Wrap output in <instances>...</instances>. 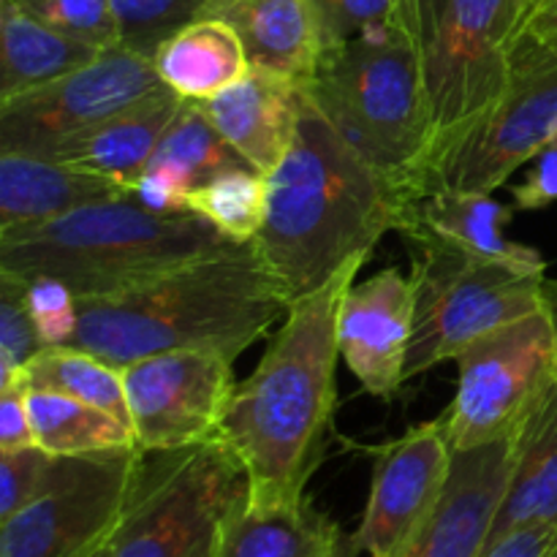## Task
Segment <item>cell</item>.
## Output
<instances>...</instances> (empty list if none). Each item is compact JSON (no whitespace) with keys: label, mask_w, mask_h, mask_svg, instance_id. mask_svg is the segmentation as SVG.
I'll return each mask as SVG.
<instances>
[{"label":"cell","mask_w":557,"mask_h":557,"mask_svg":"<svg viewBox=\"0 0 557 557\" xmlns=\"http://www.w3.org/2000/svg\"><path fill=\"white\" fill-rule=\"evenodd\" d=\"M36 444L54 457H92L139 449L125 419L76 397L25 389Z\"/></svg>","instance_id":"26"},{"label":"cell","mask_w":557,"mask_h":557,"mask_svg":"<svg viewBox=\"0 0 557 557\" xmlns=\"http://www.w3.org/2000/svg\"><path fill=\"white\" fill-rule=\"evenodd\" d=\"M25 389H47L103 408L128 422L123 368L79 346H47L25 364ZM131 424V422H128Z\"/></svg>","instance_id":"27"},{"label":"cell","mask_w":557,"mask_h":557,"mask_svg":"<svg viewBox=\"0 0 557 557\" xmlns=\"http://www.w3.org/2000/svg\"><path fill=\"white\" fill-rule=\"evenodd\" d=\"M120 47L152 60L166 38L212 14L218 0H112Z\"/></svg>","instance_id":"30"},{"label":"cell","mask_w":557,"mask_h":557,"mask_svg":"<svg viewBox=\"0 0 557 557\" xmlns=\"http://www.w3.org/2000/svg\"><path fill=\"white\" fill-rule=\"evenodd\" d=\"M188 210L237 245L259 237L270 210V180L256 169H228L188 194Z\"/></svg>","instance_id":"29"},{"label":"cell","mask_w":557,"mask_h":557,"mask_svg":"<svg viewBox=\"0 0 557 557\" xmlns=\"http://www.w3.org/2000/svg\"><path fill=\"white\" fill-rule=\"evenodd\" d=\"M27 302L44 346H71L79 326V299L54 277L27 281Z\"/></svg>","instance_id":"35"},{"label":"cell","mask_w":557,"mask_h":557,"mask_svg":"<svg viewBox=\"0 0 557 557\" xmlns=\"http://www.w3.org/2000/svg\"><path fill=\"white\" fill-rule=\"evenodd\" d=\"M210 16L239 33L250 69L308 85L326 52V33L315 0H218Z\"/></svg>","instance_id":"19"},{"label":"cell","mask_w":557,"mask_h":557,"mask_svg":"<svg viewBox=\"0 0 557 557\" xmlns=\"http://www.w3.org/2000/svg\"><path fill=\"white\" fill-rule=\"evenodd\" d=\"M101 52L49 27L16 0H0V103L82 69Z\"/></svg>","instance_id":"24"},{"label":"cell","mask_w":557,"mask_h":557,"mask_svg":"<svg viewBox=\"0 0 557 557\" xmlns=\"http://www.w3.org/2000/svg\"><path fill=\"white\" fill-rule=\"evenodd\" d=\"M324 22L326 47L348 38L400 27V0H315Z\"/></svg>","instance_id":"34"},{"label":"cell","mask_w":557,"mask_h":557,"mask_svg":"<svg viewBox=\"0 0 557 557\" xmlns=\"http://www.w3.org/2000/svg\"><path fill=\"white\" fill-rule=\"evenodd\" d=\"M457 389L438 417L455 451L511 438L555 384V335L547 313L509 321L457 357Z\"/></svg>","instance_id":"10"},{"label":"cell","mask_w":557,"mask_h":557,"mask_svg":"<svg viewBox=\"0 0 557 557\" xmlns=\"http://www.w3.org/2000/svg\"><path fill=\"white\" fill-rule=\"evenodd\" d=\"M553 3H557V0H544V3L539 5V9H544V5H553ZM539 9H536V11H539Z\"/></svg>","instance_id":"44"},{"label":"cell","mask_w":557,"mask_h":557,"mask_svg":"<svg viewBox=\"0 0 557 557\" xmlns=\"http://www.w3.org/2000/svg\"><path fill=\"white\" fill-rule=\"evenodd\" d=\"M248 495V473L221 438L139 449L128 498L101 557H218L223 528Z\"/></svg>","instance_id":"6"},{"label":"cell","mask_w":557,"mask_h":557,"mask_svg":"<svg viewBox=\"0 0 557 557\" xmlns=\"http://www.w3.org/2000/svg\"><path fill=\"white\" fill-rule=\"evenodd\" d=\"M553 139H557V54L515 47L511 82L504 96L490 112L430 152L413 180L411 196L433 188L493 194Z\"/></svg>","instance_id":"8"},{"label":"cell","mask_w":557,"mask_h":557,"mask_svg":"<svg viewBox=\"0 0 557 557\" xmlns=\"http://www.w3.org/2000/svg\"><path fill=\"white\" fill-rule=\"evenodd\" d=\"M305 96L354 150L411 196L433 150V125L422 58L403 27L330 44Z\"/></svg>","instance_id":"5"},{"label":"cell","mask_w":557,"mask_h":557,"mask_svg":"<svg viewBox=\"0 0 557 557\" xmlns=\"http://www.w3.org/2000/svg\"><path fill=\"white\" fill-rule=\"evenodd\" d=\"M368 455L373 484L351 547L357 555L395 557L444 493L455 449L435 419L400 438L370 446Z\"/></svg>","instance_id":"14"},{"label":"cell","mask_w":557,"mask_h":557,"mask_svg":"<svg viewBox=\"0 0 557 557\" xmlns=\"http://www.w3.org/2000/svg\"><path fill=\"white\" fill-rule=\"evenodd\" d=\"M515 435L460 449L433 511L395 557H482L511 476Z\"/></svg>","instance_id":"16"},{"label":"cell","mask_w":557,"mask_h":557,"mask_svg":"<svg viewBox=\"0 0 557 557\" xmlns=\"http://www.w3.org/2000/svg\"><path fill=\"white\" fill-rule=\"evenodd\" d=\"M183 103L185 98H180L169 87L152 92V96L125 107L123 112L107 117L103 123L71 136L69 141L54 147L49 158L101 174V177L123 185L131 194L136 180L150 166L163 134L177 117Z\"/></svg>","instance_id":"20"},{"label":"cell","mask_w":557,"mask_h":557,"mask_svg":"<svg viewBox=\"0 0 557 557\" xmlns=\"http://www.w3.org/2000/svg\"><path fill=\"white\" fill-rule=\"evenodd\" d=\"M226 245L232 239L196 212L158 215L125 196L54 221L0 228V272L22 281L54 277L76 299H90L139 286Z\"/></svg>","instance_id":"4"},{"label":"cell","mask_w":557,"mask_h":557,"mask_svg":"<svg viewBox=\"0 0 557 557\" xmlns=\"http://www.w3.org/2000/svg\"><path fill=\"white\" fill-rule=\"evenodd\" d=\"M44 346L27 302V281L0 272V389H25V364Z\"/></svg>","instance_id":"31"},{"label":"cell","mask_w":557,"mask_h":557,"mask_svg":"<svg viewBox=\"0 0 557 557\" xmlns=\"http://www.w3.org/2000/svg\"><path fill=\"white\" fill-rule=\"evenodd\" d=\"M243 166H248V163L223 139L221 131L212 125V120L201 109V103L185 101L177 117L172 120V125L163 134L161 145H158L147 169H161V172L174 174L180 183L194 190L205 185L207 180L228 172V169Z\"/></svg>","instance_id":"28"},{"label":"cell","mask_w":557,"mask_h":557,"mask_svg":"<svg viewBox=\"0 0 557 557\" xmlns=\"http://www.w3.org/2000/svg\"><path fill=\"white\" fill-rule=\"evenodd\" d=\"M286 288L256 245H226L107 297L79 299L71 346L128 364L172 348H207L237 362L288 313Z\"/></svg>","instance_id":"3"},{"label":"cell","mask_w":557,"mask_h":557,"mask_svg":"<svg viewBox=\"0 0 557 557\" xmlns=\"http://www.w3.org/2000/svg\"><path fill=\"white\" fill-rule=\"evenodd\" d=\"M267 180L270 210L253 245L292 302L326 286L351 261H368L379 239L397 232L408 201L308 96L297 136Z\"/></svg>","instance_id":"2"},{"label":"cell","mask_w":557,"mask_h":557,"mask_svg":"<svg viewBox=\"0 0 557 557\" xmlns=\"http://www.w3.org/2000/svg\"><path fill=\"white\" fill-rule=\"evenodd\" d=\"M125 196L131 194L123 185L58 158L0 150V228L54 221Z\"/></svg>","instance_id":"21"},{"label":"cell","mask_w":557,"mask_h":557,"mask_svg":"<svg viewBox=\"0 0 557 557\" xmlns=\"http://www.w3.org/2000/svg\"><path fill=\"white\" fill-rule=\"evenodd\" d=\"M446 0H400V27L413 44L419 58H424L435 36Z\"/></svg>","instance_id":"39"},{"label":"cell","mask_w":557,"mask_h":557,"mask_svg":"<svg viewBox=\"0 0 557 557\" xmlns=\"http://www.w3.org/2000/svg\"><path fill=\"white\" fill-rule=\"evenodd\" d=\"M517 47H531L557 54V3L533 11L525 30L517 38Z\"/></svg>","instance_id":"40"},{"label":"cell","mask_w":557,"mask_h":557,"mask_svg":"<svg viewBox=\"0 0 557 557\" xmlns=\"http://www.w3.org/2000/svg\"><path fill=\"white\" fill-rule=\"evenodd\" d=\"M511 207L482 190L433 188L413 194L400 212L397 232L417 248L451 250L476 261H498L547 275V261L536 248L509 239Z\"/></svg>","instance_id":"17"},{"label":"cell","mask_w":557,"mask_h":557,"mask_svg":"<svg viewBox=\"0 0 557 557\" xmlns=\"http://www.w3.org/2000/svg\"><path fill=\"white\" fill-rule=\"evenodd\" d=\"M542 522H557V381L515 433L509 487L487 549L509 533Z\"/></svg>","instance_id":"22"},{"label":"cell","mask_w":557,"mask_h":557,"mask_svg":"<svg viewBox=\"0 0 557 557\" xmlns=\"http://www.w3.org/2000/svg\"><path fill=\"white\" fill-rule=\"evenodd\" d=\"M315 557H357V553H354V547H351V536H346L343 542H337L335 547L326 549V553H321Z\"/></svg>","instance_id":"42"},{"label":"cell","mask_w":557,"mask_h":557,"mask_svg":"<svg viewBox=\"0 0 557 557\" xmlns=\"http://www.w3.org/2000/svg\"><path fill=\"white\" fill-rule=\"evenodd\" d=\"M49 27L82 38L98 49L117 47V16L112 0H16Z\"/></svg>","instance_id":"32"},{"label":"cell","mask_w":557,"mask_h":557,"mask_svg":"<svg viewBox=\"0 0 557 557\" xmlns=\"http://www.w3.org/2000/svg\"><path fill=\"white\" fill-rule=\"evenodd\" d=\"M482 557H557V522L520 528L493 544Z\"/></svg>","instance_id":"38"},{"label":"cell","mask_w":557,"mask_h":557,"mask_svg":"<svg viewBox=\"0 0 557 557\" xmlns=\"http://www.w3.org/2000/svg\"><path fill=\"white\" fill-rule=\"evenodd\" d=\"M544 313H547L549 324H553L555 335V375H557V277L544 281Z\"/></svg>","instance_id":"41"},{"label":"cell","mask_w":557,"mask_h":557,"mask_svg":"<svg viewBox=\"0 0 557 557\" xmlns=\"http://www.w3.org/2000/svg\"><path fill=\"white\" fill-rule=\"evenodd\" d=\"M542 3H544V0H533V9H531V14H533V11H536L539 5H542ZM528 20H531V16H528Z\"/></svg>","instance_id":"43"},{"label":"cell","mask_w":557,"mask_h":557,"mask_svg":"<svg viewBox=\"0 0 557 557\" xmlns=\"http://www.w3.org/2000/svg\"><path fill=\"white\" fill-rule=\"evenodd\" d=\"M237 384L232 359L207 348H172L123 364L136 446L183 449L218 438Z\"/></svg>","instance_id":"13"},{"label":"cell","mask_w":557,"mask_h":557,"mask_svg":"<svg viewBox=\"0 0 557 557\" xmlns=\"http://www.w3.org/2000/svg\"><path fill=\"white\" fill-rule=\"evenodd\" d=\"M417 250L411 256L417 315L406 381L435 364L457 362L479 337L544 308L542 272L466 259L433 245Z\"/></svg>","instance_id":"7"},{"label":"cell","mask_w":557,"mask_h":557,"mask_svg":"<svg viewBox=\"0 0 557 557\" xmlns=\"http://www.w3.org/2000/svg\"><path fill=\"white\" fill-rule=\"evenodd\" d=\"M38 446L25 389H0V451Z\"/></svg>","instance_id":"37"},{"label":"cell","mask_w":557,"mask_h":557,"mask_svg":"<svg viewBox=\"0 0 557 557\" xmlns=\"http://www.w3.org/2000/svg\"><path fill=\"white\" fill-rule=\"evenodd\" d=\"M343 531L310 504H245L228 517L218 557H315L343 542Z\"/></svg>","instance_id":"25"},{"label":"cell","mask_w":557,"mask_h":557,"mask_svg":"<svg viewBox=\"0 0 557 557\" xmlns=\"http://www.w3.org/2000/svg\"><path fill=\"white\" fill-rule=\"evenodd\" d=\"M199 103L243 161L270 174L297 136L305 87L272 71L250 69L232 87Z\"/></svg>","instance_id":"18"},{"label":"cell","mask_w":557,"mask_h":557,"mask_svg":"<svg viewBox=\"0 0 557 557\" xmlns=\"http://www.w3.org/2000/svg\"><path fill=\"white\" fill-rule=\"evenodd\" d=\"M531 9L533 0H446L422 58L433 150L504 96Z\"/></svg>","instance_id":"9"},{"label":"cell","mask_w":557,"mask_h":557,"mask_svg":"<svg viewBox=\"0 0 557 557\" xmlns=\"http://www.w3.org/2000/svg\"><path fill=\"white\" fill-rule=\"evenodd\" d=\"M161 90L166 85L152 60L117 44L82 69L0 103V150L49 156L71 136Z\"/></svg>","instance_id":"12"},{"label":"cell","mask_w":557,"mask_h":557,"mask_svg":"<svg viewBox=\"0 0 557 557\" xmlns=\"http://www.w3.org/2000/svg\"><path fill=\"white\" fill-rule=\"evenodd\" d=\"M158 76L185 101H207L250 71L239 33L218 16H205L161 44L152 54Z\"/></svg>","instance_id":"23"},{"label":"cell","mask_w":557,"mask_h":557,"mask_svg":"<svg viewBox=\"0 0 557 557\" xmlns=\"http://www.w3.org/2000/svg\"><path fill=\"white\" fill-rule=\"evenodd\" d=\"M364 259L288 305L259 364L234 389L218 438L248 473V504L286 506L308 484L335 438L341 308Z\"/></svg>","instance_id":"1"},{"label":"cell","mask_w":557,"mask_h":557,"mask_svg":"<svg viewBox=\"0 0 557 557\" xmlns=\"http://www.w3.org/2000/svg\"><path fill=\"white\" fill-rule=\"evenodd\" d=\"M417 288L397 267L348 288L341 308V359L368 395L392 403L406 384Z\"/></svg>","instance_id":"15"},{"label":"cell","mask_w":557,"mask_h":557,"mask_svg":"<svg viewBox=\"0 0 557 557\" xmlns=\"http://www.w3.org/2000/svg\"><path fill=\"white\" fill-rule=\"evenodd\" d=\"M58 457L41 446L0 451V520L25 509L44 493L54 471Z\"/></svg>","instance_id":"33"},{"label":"cell","mask_w":557,"mask_h":557,"mask_svg":"<svg viewBox=\"0 0 557 557\" xmlns=\"http://www.w3.org/2000/svg\"><path fill=\"white\" fill-rule=\"evenodd\" d=\"M139 449L58 457L44 493L0 520V557H101L128 498Z\"/></svg>","instance_id":"11"},{"label":"cell","mask_w":557,"mask_h":557,"mask_svg":"<svg viewBox=\"0 0 557 557\" xmlns=\"http://www.w3.org/2000/svg\"><path fill=\"white\" fill-rule=\"evenodd\" d=\"M188 194L190 188L180 183L174 174L161 172V169H147L136 185L131 188V199L139 201L147 210L158 212V215H180L188 210Z\"/></svg>","instance_id":"36"}]
</instances>
